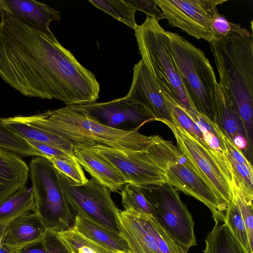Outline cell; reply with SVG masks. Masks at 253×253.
Returning a JSON list of instances; mask_svg holds the SVG:
<instances>
[{
	"label": "cell",
	"mask_w": 253,
	"mask_h": 253,
	"mask_svg": "<svg viewBox=\"0 0 253 253\" xmlns=\"http://www.w3.org/2000/svg\"><path fill=\"white\" fill-rule=\"evenodd\" d=\"M19 121L66 139L73 144H100L125 151L147 148L159 135L138 130L111 128L94 119L82 105H71L31 116H15Z\"/></svg>",
	"instance_id": "1"
},
{
	"label": "cell",
	"mask_w": 253,
	"mask_h": 253,
	"mask_svg": "<svg viewBox=\"0 0 253 253\" xmlns=\"http://www.w3.org/2000/svg\"><path fill=\"white\" fill-rule=\"evenodd\" d=\"M25 140L33 147L38 157L48 159L50 157H58L71 154L49 144L30 140Z\"/></svg>",
	"instance_id": "36"
},
{
	"label": "cell",
	"mask_w": 253,
	"mask_h": 253,
	"mask_svg": "<svg viewBox=\"0 0 253 253\" xmlns=\"http://www.w3.org/2000/svg\"><path fill=\"white\" fill-rule=\"evenodd\" d=\"M73 228L80 234L108 250L118 253H131L128 244L120 233L107 229L77 214Z\"/></svg>",
	"instance_id": "19"
},
{
	"label": "cell",
	"mask_w": 253,
	"mask_h": 253,
	"mask_svg": "<svg viewBox=\"0 0 253 253\" xmlns=\"http://www.w3.org/2000/svg\"><path fill=\"white\" fill-rule=\"evenodd\" d=\"M82 105L94 119L117 129L138 130L145 124L155 121L153 115L144 107L125 97Z\"/></svg>",
	"instance_id": "12"
},
{
	"label": "cell",
	"mask_w": 253,
	"mask_h": 253,
	"mask_svg": "<svg viewBox=\"0 0 253 253\" xmlns=\"http://www.w3.org/2000/svg\"><path fill=\"white\" fill-rule=\"evenodd\" d=\"M56 170L66 176L76 185L85 184L86 177L82 167L74 154L48 158Z\"/></svg>",
	"instance_id": "28"
},
{
	"label": "cell",
	"mask_w": 253,
	"mask_h": 253,
	"mask_svg": "<svg viewBox=\"0 0 253 253\" xmlns=\"http://www.w3.org/2000/svg\"><path fill=\"white\" fill-rule=\"evenodd\" d=\"M89 1L97 8L108 13L116 20L135 30L136 10L126 0H101Z\"/></svg>",
	"instance_id": "24"
},
{
	"label": "cell",
	"mask_w": 253,
	"mask_h": 253,
	"mask_svg": "<svg viewBox=\"0 0 253 253\" xmlns=\"http://www.w3.org/2000/svg\"><path fill=\"white\" fill-rule=\"evenodd\" d=\"M7 224L0 223V241L4 239Z\"/></svg>",
	"instance_id": "37"
},
{
	"label": "cell",
	"mask_w": 253,
	"mask_h": 253,
	"mask_svg": "<svg viewBox=\"0 0 253 253\" xmlns=\"http://www.w3.org/2000/svg\"><path fill=\"white\" fill-rule=\"evenodd\" d=\"M211 26L215 40L221 41L235 35L250 36L253 35L250 31L238 23L229 21L218 10L212 15Z\"/></svg>",
	"instance_id": "31"
},
{
	"label": "cell",
	"mask_w": 253,
	"mask_h": 253,
	"mask_svg": "<svg viewBox=\"0 0 253 253\" xmlns=\"http://www.w3.org/2000/svg\"><path fill=\"white\" fill-rule=\"evenodd\" d=\"M100 249L101 252L102 253H116V252L111 251L101 245H100Z\"/></svg>",
	"instance_id": "38"
},
{
	"label": "cell",
	"mask_w": 253,
	"mask_h": 253,
	"mask_svg": "<svg viewBox=\"0 0 253 253\" xmlns=\"http://www.w3.org/2000/svg\"><path fill=\"white\" fill-rule=\"evenodd\" d=\"M133 7L136 11L140 10L144 12L147 16L154 18L159 21L164 19L163 13L158 8L154 0H126Z\"/></svg>",
	"instance_id": "35"
},
{
	"label": "cell",
	"mask_w": 253,
	"mask_h": 253,
	"mask_svg": "<svg viewBox=\"0 0 253 253\" xmlns=\"http://www.w3.org/2000/svg\"><path fill=\"white\" fill-rule=\"evenodd\" d=\"M35 210L32 187L20 188L0 204V223L8 224L11 221Z\"/></svg>",
	"instance_id": "22"
},
{
	"label": "cell",
	"mask_w": 253,
	"mask_h": 253,
	"mask_svg": "<svg viewBox=\"0 0 253 253\" xmlns=\"http://www.w3.org/2000/svg\"><path fill=\"white\" fill-rule=\"evenodd\" d=\"M224 221L245 252L247 253H253V248L250 246L247 229L238 205L232 196L231 201L227 206L225 212Z\"/></svg>",
	"instance_id": "27"
},
{
	"label": "cell",
	"mask_w": 253,
	"mask_h": 253,
	"mask_svg": "<svg viewBox=\"0 0 253 253\" xmlns=\"http://www.w3.org/2000/svg\"><path fill=\"white\" fill-rule=\"evenodd\" d=\"M54 232L71 253H102L99 244L87 239L73 227Z\"/></svg>",
	"instance_id": "29"
},
{
	"label": "cell",
	"mask_w": 253,
	"mask_h": 253,
	"mask_svg": "<svg viewBox=\"0 0 253 253\" xmlns=\"http://www.w3.org/2000/svg\"><path fill=\"white\" fill-rule=\"evenodd\" d=\"M133 71L131 85L124 97L144 107L155 121L166 120L172 122L171 112L164 94L141 60L135 64Z\"/></svg>",
	"instance_id": "13"
},
{
	"label": "cell",
	"mask_w": 253,
	"mask_h": 253,
	"mask_svg": "<svg viewBox=\"0 0 253 253\" xmlns=\"http://www.w3.org/2000/svg\"><path fill=\"white\" fill-rule=\"evenodd\" d=\"M2 11L36 30L52 35L49 26L61 18L59 11L34 0H0Z\"/></svg>",
	"instance_id": "14"
},
{
	"label": "cell",
	"mask_w": 253,
	"mask_h": 253,
	"mask_svg": "<svg viewBox=\"0 0 253 253\" xmlns=\"http://www.w3.org/2000/svg\"><path fill=\"white\" fill-rule=\"evenodd\" d=\"M0 147L24 157H38L26 141L9 129L0 118Z\"/></svg>",
	"instance_id": "32"
},
{
	"label": "cell",
	"mask_w": 253,
	"mask_h": 253,
	"mask_svg": "<svg viewBox=\"0 0 253 253\" xmlns=\"http://www.w3.org/2000/svg\"><path fill=\"white\" fill-rule=\"evenodd\" d=\"M120 232L131 253H161L157 241L143 224L139 213L119 210Z\"/></svg>",
	"instance_id": "16"
},
{
	"label": "cell",
	"mask_w": 253,
	"mask_h": 253,
	"mask_svg": "<svg viewBox=\"0 0 253 253\" xmlns=\"http://www.w3.org/2000/svg\"><path fill=\"white\" fill-rule=\"evenodd\" d=\"M139 213L143 224L157 241L161 253H187V251L161 226L152 215Z\"/></svg>",
	"instance_id": "25"
},
{
	"label": "cell",
	"mask_w": 253,
	"mask_h": 253,
	"mask_svg": "<svg viewBox=\"0 0 253 253\" xmlns=\"http://www.w3.org/2000/svg\"><path fill=\"white\" fill-rule=\"evenodd\" d=\"M139 187L155 209V218L170 237L187 251L196 246L194 220L177 190L169 183Z\"/></svg>",
	"instance_id": "8"
},
{
	"label": "cell",
	"mask_w": 253,
	"mask_h": 253,
	"mask_svg": "<svg viewBox=\"0 0 253 253\" xmlns=\"http://www.w3.org/2000/svg\"><path fill=\"white\" fill-rule=\"evenodd\" d=\"M167 176L168 183L205 204L211 211L214 221L224 220L226 209L182 153L168 167Z\"/></svg>",
	"instance_id": "11"
},
{
	"label": "cell",
	"mask_w": 253,
	"mask_h": 253,
	"mask_svg": "<svg viewBox=\"0 0 253 253\" xmlns=\"http://www.w3.org/2000/svg\"><path fill=\"white\" fill-rule=\"evenodd\" d=\"M164 94L171 112L172 122L176 123L187 132L208 144L205 133L189 113Z\"/></svg>",
	"instance_id": "30"
},
{
	"label": "cell",
	"mask_w": 253,
	"mask_h": 253,
	"mask_svg": "<svg viewBox=\"0 0 253 253\" xmlns=\"http://www.w3.org/2000/svg\"><path fill=\"white\" fill-rule=\"evenodd\" d=\"M47 231L36 212H28L7 224L4 246L13 251L20 250L41 240Z\"/></svg>",
	"instance_id": "17"
},
{
	"label": "cell",
	"mask_w": 253,
	"mask_h": 253,
	"mask_svg": "<svg viewBox=\"0 0 253 253\" xmlns=\"http://www.w3.org/2000/svg\"><path fill=\"white\" fill-rule=\"evenodd\" d=\"M35 210L47 230L59 232L73 227L75 215L61 186L59 172L47 159L34 157L29 166Z\"/></svg>",
	"instance_id": "6"
},
{
	"label": "cell",
	"mask_w": 253,
	"mask_h": 253,
	"mask_svg": "<svg viewBox=\"0 0 253 253\" xmlns=\"http://www.w3.org/2000/svg\"><path fill=\"white\" fill-rule=\"evenodd\" d=\"M171 130L177 146L227 209L232 199V174L224 154L190 134L174 122L160 120Z\"/></svg>",
	"instance_id": "7"
},
{
	"label": "cell",
	"mask_w": 253,
	"mask_h": 253,
	"mask_svg": "<svg viewBox=\"0 0 253 253\" xmlns=\"http://www.w3.org/2000/svg\"><path fill=\"white\" fill-rule=\"evenodd\" d=\"M122 204L124 210L155 216L156 211L141 191L140 188L130 183H126L121 191Z\"/></svg>",
	"instance_id": "26"
},
{
	"label": "cell",
	"mask_w": 253,
	"mask_h": 253,
	"mask_svg": "<svg viewBox=\"0 0 253 253\" xmlns=\"http://www.w3.org/2000/svg\"><path fill=\"white\" fill-rule=\"evenodd\" d=\"M13 251L14 253H71L55 233L50 230H48L40 241Z\"/></svg>",
	"instance_id": "33"
},
{
	"label": "cell",
	"mask_w": 253,
	"mask_h": 253,
	"mask_svg": "<svg viewBox=\"0 0 253 253\" xmlns=\"http://www.w3.org/2000/svg\"><path fill=\"white\" fill-rule=\"evenodd\" d=\"M214 221L205 240L204 253H247L224 221Z\"/></svg>",
	"instance_id": "23"
},
{
	"label": "cell",
	"mask_w": 253,
	"mask_h": 253,
	"mask_svg": "<svg viewBox=\"0 0 253 253\" xmlns=\"http://www.w3.org/2000/svg\"><path fill=\"white\" fill-rule=\"evenodd\" d=\"M169 24L198 40H215L211 26L217 6L227 0H154Z\"/></svg>",
	"instance_id": "10"
},
{
	"label": "cell",
	"mask_w": 253,
	"mask_h": 253,
	"mask_svg": "<svg viewBox=\"0 0 253 253\" xmlns=\"http://www.w3.org/2000/svg\"><path fill=\"white\" fill-rule=\"evenodd\" d=\"M66 200L75 215L80 214L100 226L120 234L116 207L110 191L93 178L76 185L59 172Z\"/></svg>",
	"instance_id": "9"
},
{
	"label": "cell",
	"mask_w": 253,
	"mask_h": 253,
	"mask_svg": "<svg viewBox=\"0 0 253 253\" xmlns=\"http://www.w3.org/2000/svg\"><path fill=\"white\" fill-rule=\"evenodd\" d=\"M73 153L81 166L96 182L119 193L126 183L121 172L85 144H73Z\"/></svg>",
	"instance_id": "15"
},
{
	"label": "cell",
	"mask_w": 253,
	"mask_h": 253,
	"mask_svg": "<svg viewBox=\"0 0 253 253\" xmlns=\"http://www.w3.org/2000/svg\"><path fill=\"white\" fill-rule=\"evenodd\" d=\"M135 31L139 53L162 93L191 115L195 110L185 92L172 57L170 40L154 18L147 16Z\"/></svg>",
	"instance_id": "3"
},
{
	"label": "cell",
	"mask_w": 253,
	"mask_h": 253,
	"mask_svg": "<svg viewBox=\"0 0 253 253\" xmlns=\"http://www.w3.org/2000/svg\"><path fill=\"white\" fill-rule=\"evenodd\" d=\"M217 125L231 140L236 135L246 136L241 121L223 88L218 83L215 106Z\"/></svg>",
	"instance_id": "21"
},
{
	"label": "cell",
	"mask_w": 253,
	"mask_h": 253,
	"mask_svg": "<svg viewBox=\"0 0 253 253\" xmlns=\"http://www.w3.org/2000/svg\"><path fill=\"white\" fill-rule=\"evenodd\" d=\"M86 145L116 167L126 183L138 187L168 183L167 169L182 154L172 141L160 136L141 151H125L100 144Z\"/></svg>",
	"instance_id": "4"
},
{
	"label": "cell",
	"mask_w": 253,
	"mask_h": 253,
	"mask_svg": "<svg viewBox=\"0 0 253 253\" xmlns=\"http://www.w3.org/2000/svg\"><path fill=\"white\" fill-rule=\"evenodd\" d=\"M224 90L242 123L248 142V153L253 155V35H235L210 43Z\"/></svg>",
	"instance_id": "2"
},
{
	"label": "cell",
	"mask_w": 253,
	"mask_h": 253,
	"mask_svg": "<svg viewBox=\"0 0 253 253\" xmlns=\"http://www.w3.org/2000/svg\"><path fill=\"white\" fill-rule=\"evenodd\" d=\"M2 122L14 134L24 139L49 144L73 154V143L58 135L21 122L15 116L2 118Z\"/></svg>",
	"instance_id": "20"
},
{
	"label": "cell",
	"mask_w": 253,
	"mask_h": 253,
	"mask_svg": "<svg viewBox=\"0 0 253 253\" xmlns=\"http://www.w3.org/2000/svg\"><path fill=\"white\" fill-rule=\"evenodd\" d=\"M231 191L244 222L250 246L253 248V197L245 194L233 181Z\"/></svg>",
	"instance_id": "34"
},
{
	"label": "cell",
	"mask_w": 253,
	"mask_h": 253,
	"mask_svg": "<svg viewBox=\"0 0 253 253\" xmlns=\"http://www.w3.org/2000/svg\"><path fill=\"white\" fill-rule=\"evenodd\" d=\"M171 52L182 84L195 110L216 123L215 106L218 83L206 55L177 33L166 31Z\"/></svg>",
	"instance_id": "5"
},
{
	"label": "cell",
	"mask_w": 253,
	"mask_h": 253,
	"mask_svg": "<svg viewBox=\"0 0 253 253\" xmlns=\"http://www.w3.org/2000/svg\"><path fill=\"white\" fill-rule=\"evenodd\" d=\"M29 172L20 155L0 147V204L26 186Z\"/></svg>",
	"instance_id": "18"
}]
</instances>
